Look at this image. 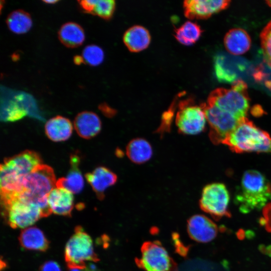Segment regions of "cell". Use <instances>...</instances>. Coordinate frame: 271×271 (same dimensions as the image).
<instances>
[{"label": "cell", "mask_w": 271, "mask_h": 271, "mask_svg": "<svg viewBox=\"0 0 271 271\" xmlns=\"http://www.w3.org/2000/svg\"><path fill=\"white\" fill-rule=\"evenodd\" d=\"M41 164L39 154L30 150L5 159L0 169L1 198L18 195L23 192L25 177Z\"/></svg>", "instance_id": "6da1fadb"}, {"label": "cell", "mask_w": 271, "mask_h": 271, "mask_svg": "<svg viewBox=\"0 0 271 271\" xmlns=\"http://www.w3.org/2000/svg\"><path fill=\"white\" fill-rule=\"evenodd\" d=\"M271 201V184L257 171H246L237 189L234 202L241 213L263 208Z\"/></svg>", "instance_id": "7a4b0ae2"}, {"label": "cell", "mask_w": 271, "mask_h": 271, "mask_svg": "<svg viewBox=\"0 0 271 271\" xmlns=\"http://www.w3.org/2000/svg\"><path fill=\"white\" fill-rule=\"evenodd\" d=\"M222 144L236 153H271V137L246 117L227 136Z\"/></svg>", "instance_id": "3957f363"}, {"label": "cell", "mask_w": 271, "mask_h": 271, "mask_svg": "<svg viewBox=\"0 0 271 271\" xmlns=\"http://www.w3.org/2000/svg\"><path fill=\"white\" fill-rule=\"evenodd\" d=\"M56 182L53 169L41 164L25 177L24 191L21 193L36 203L44 215H48L51 210L47 197L51 190L56 187Z\"/></svg>", "instance_id": "277c9868"}, {"label": "cell", "mask_w": 271, "mask_h": 271, "mask_svg": "<svg viewBox=\"0 0 271 271\" xmlns=\"http://www.w3.org/2000/svg\"><path fill=\"white\" fill-rule=\"evenodd\" d=\"M4 216L13 228H24L43 217L41 210L34 202L22 194L1 198Z\"/></svg>", "instance_id": "5b68a950"}, {"label": "cell", "mask_w": 271, "mask_h": 271, "mask_svg": "<svg viewBox=\"0 0 271 271\" xmlns=\"http://www.w3.org/2000/svg\"><path fill=\"white\" fill-rule=\"evenodd\" d=\"M206 102L241 121L246 117L249 98L247 92H242L231 87L218 88L210 93Z\"/></svg>", "instance_id": "8992f818"}, {"label": "cell", "mask_w": 271, "mask_h": 271, "mask_svg": "<svg viewBox=\"0 0 271 271\" xmlns=\"http://www.w3.org/2000/svg\"><path fill=\"white\" fill-rule=\"evenodd\" d=\"M65 259L67 265L86 266L85 261H98L94 251L92 240L83 229L78 226L65 248Z\"/></svg>", "instance_id": "52a82bcc"}, {"label": "cell", "mask_w": 271, "mask_h": 271, "mask_svg": "<svg viewBox=\"0 0 271 271\" xmlns=\"http://www.w3.org/2000/svg\"><path fill=\"white\" fill-rule=\"evenodd\" d=\"M137 265L145 271H177V264L158 241H146L141 249Z\"/></svg>", "instance_id": "ba28073f"}, {"label": "cell", "mask_w": 271, "mask_h": 271, "mask_svg": "<svg viewBox=\"0 0 271 271\" xmlns=\"http://www.w3.org/2000/svg\"><path fill=\"white\" fill-rule=\"evenodd\" d=\"M229 199L226 186L221 183H213L203 188L199 205L204 212L218 220L224 217H230L228 209Z\"/></svg>", "instance_id": "9c48e42d"}, {"label": "cell", "mask_w": 271, "mask_h": 271, "mask_svg": "<svg viewBox=\"0 0 271 271\" xmlns=\"http://www.w3.org/2000/svg\"><path fill=\"white\" fill-rule=\"evenodd\" d=\"M206 118L201 106L194 104L192 99L180 101L175 117V123L178 131L183 134L195 135L205 128Z\"/></svg>", "instance_id": "30bf717a"}, {"label": "cell", "mask_w": 271, "mask_h": 271, "mask_svg": "<svg viewBox=\"0 0 271 271\" xmlns=\"http://www.w3.org/2000/svg\"><path fill=\"white\" fill-rule=\"evenodd\" d=\"M219 229L217 225L205 215L197 214L191 217L187 223L190 237L198 242L206 243L213 240Z\"/></svg>", "instance_id": "8fae6325"}, {"label": "cell", "mask_w": 271, "mask_h": 271, "mask_svg": "<svg viewBox=\"0 0 271 271\" xmlns=\"http://www.w3.org/2000/svg\"><path fill=\"white\" fill-rule=\"evenodd\" d=\"M226 0H187L184 2V13L189 19H207L227 8Z\"/></svg>", "instance_id": "7c38bea8"}, {"label": "cell", "mask_w": 271, "mask_h": 271, "mask_svg": "<svg viewBox=\"0 0 271 271\" xmlns=\"http://www.w3.org/2000/svg\"><path fill=\"white\" fill-rule=\"evenodd\" d=\"M85 178L99 200L104 198L106 190L114 185L117 180L114 173L103 166L97 167L92 172L87 173Z\"/></svg>", "instance_id": "4fadbf2b"}, {"label": "cell", "mask_w": 271, "mask_h": 271, "mask_svg": "<svg viewBox=\"0 0 271 271\" xmlns=\"http://www.w3.org/2000/svg\"><path fill=\"white\" fill-rule=\"evenodd\" d=\"M48 203L52 213L63 216H71L73 208V194L62 188L56 187L47 197Z\"/></svg>", "instance_id": "5bb4252c"}, {"label": "cell", "mask_w": 271, "mask_h": 271, "mask_svg": "<svg viewBox=\"0 0 271 271\" xmlns=\"http://www.w3.org/2000/svg\"><path fill=\"white\" fill-rule=\"evenodd\" d=\"M74 126L80 137L89 139L100 132L101 122L96 113L85 111L80 112L76 115L74 121Z\"/></svg>", "instance_id": "9a60e30c"}, {"label": "cell", "mask_w": 271, "mask_h": 271, "mask_svg": "<svg viewBox=\"0 0 271 271\" xmlns=\"http://www.w3.org/2000/svg\"><path fill=\"white\" fill-rule=\"evenodd\" d=\"M224 44L228 52L234 55H240L249 49L251 39L244 30L234 28L226 33L224 39Z\"/></svg>", "instance_id": "2e32d148"}, {"label": "cell", "mask_w": 271, "mask_h": 271, "mask_svg": "<svg viewBox=\"0 0 271 271\" xmlns=\"http://www.w3.org/2000/svg\"><path fill=\"white\" fill-rule=\"evenodd\" d=\"M73 126L68 118L56 116L49 119L45 125V131L49 139L54 142L68 140L72 134Z\"/></svg>", "instance_id": "e0dca14e"}, {"label": "cell", "mask_w": 271, "mask_h": 271, "mask_svg": "<svg viewBox=\"0 0 271 271\" xmlns=\"http://www.w3.org/2000/svg\"><path fill=\"white\" fill-rule=\"evenodd\" d=\"M80 159L76 155L70 158L71 169L66 177L57 180L56 187L64 188L72 194L80 193L84 187V179L78 169Z\"/></svg>", "instance_id": "ac0fdd59"}, {"label": "cell", "mask_w": 271, "mask_h": 271, "mask_svg": "<svg viewBox=\"0 0 271 271\" xmlns=\"http://www.w3.org/2000/svg\"><path fill=\"white\" fill-rule=\"evenodd\" d=\"M123 40L130 51L138 52L148 47L151 41V35L145 27L136 25L125 32Z\"/></svg>", "instance_id": "d6986e66"}, {"label": "cell", "mask_w": 271, "mask_h": 271, "mask_svg": "<svg viewBox=\"0 0 271 271\" xmlns=\"http://www.w3.org/2000/svg\"><path fill=\"white\" fill-rule=\"evenodd\" d=\"M126 155L132 163L144 164L152 158L153 149L150 143L143 138L131 140L126 147Z\"/></svg>", "instance_id": "ffe728a7"}, {"label": "cell", "mask_w": 271, "mask_h": 271, "mask_svg": "<svg viewBox=\"0 0 271 271\" xmlns=\"http://www.w3.org/2000/svg\"><path fill=\"white\" fill-rule=\"evenodd\" d=\"M21 245L25 248L45 251L49 247V241L43 232L36 227L23 230L19 236Z\"/></svg>", "instance_id": "44dd1931"}, {"label": "cell", "mask_w": 271, "mask_h": 271, "mask_svg": "<svg viewBox=\"0 0 271 271\" xmlns=\"http://www.w3.org/2000/svg\"><path fill=\"white\" fill-rule=\"evenodd\" d=\"M58 38L65 46L75 48L82 44L85 40V33L83 28L74 22L64 24L58 31Z\"/></svg>", "instance_id": "7402d4cb"}, {"label": "cell", "mask_w": 271, "mask_h": 271, "mask_svg": "<svg viewBox=\"0 0 271 271\" xmlns=\"http://www.w3.org/2000/svg\"><path fill=\"white\" fill-rule=\"evenodd\" d=\"M6 23L10 30L17 34L27 33L32 26L30 15L22 10L12 12L7 17Z\"/></svg>", "instance_id": "603a6c76"}, {"label": "cell", "mask_w": 271, "mask_h": 271, "mask_svg": "<svg viewBox=\"0 0 271 271\" xmlns=\"http://www.w3.org/2000/svg\"><path fill=\"white\" fill-rule=\"evenodd\" d=\"M214 69L218 81L221 83H232L237 80V74L228 64L226 56L217 54L214 57Z\"/></svg>", "instance_id": "cb8c5ba5"}, {"label": "cell", "mask_w": 271, "mask_h": 271, "mask_svg": "<svg viewBox=\"0 0 271 271\" xmlns=\"http://www.w3.org/2000/svg\"><path fill=\"white\" fill-rule=\"evenodd\" d=\"M202 33L201 29L196 23L187 21L175 32V37L181 44L190 45L195 43Z\"/></svg>", "instance_id": "d4e9b609"}, {"label": "cell", "mask_w": 271, "mask_h": 271, "mask_svg": "<svg viewBox=\"0 0 271 271\" xmlns=\"http://www.w3.org/2000/svg\"><path fill=\"white\" fill-rule=\"evenodd\" d=\"M82 56L88 65L96 66L100 64L103 61L104 54L102 49L94 44L86 46L83 50Z\"/></svg>", "instance_id": "484cf974"}, {"label": "cell", "mask_w": 271, "mask_h": 271, "mask_svg": "<svg viewBox=\"0 0 271 271\" xmlns=\"http://www.w3.org/2000/svg\"><path fill=\"white\" fill-rule=\"evenodd\" d=\"M115 8L113 0H96L92 14L108 20L112 16Z\"/></svg>", "instance_id": "4316f807"}, {"label": "cell", "mask_w": 271, "mask_h": 271, "mask_svg": "<svg viewBox=\"0 0 271 271\" xmlns=\"http://www.w3.org/2000/svg\"><path fill=\"white\" fill-rule=\"evenodd\" d=\"M260 40L265 61L271 67V21L261 31Z\"/></svg>", "instance_id": "83f0119b"}, {"label": "cell", "mask_w": 271, "mask_h": 271, "mask_svg": "<svg viewBox=\"0 0 271 271\" xmlns=\"http://www.w3.org/2000/svg\"><path fill=\"white\" fill-rule=\"evenodd\" d=\"M4 109V119L14 121L21 119L27 113L24 107L19 105L17 102H10Z\"/></svg>", "instance_id": "f1b7e54d"}, {"label": "cell", "mask_w": 271, "mask_h": 271, "mask_svg": "<svg viewBox=\"0 0 271 271\" xmlns=\"http://www.w3.org/2000/svg\"><path fill=\"white\" fill-rule=\"evenodd\" d=\"M263 216L260 219V224L266 230L271 232V202L263 208Z\"/></svg>", "instance_id": "f546056e"}, {"label": "cell", "mask_w": 271, "mask_h": 271, "mask_svg": "<svg viewBox=\"0 0 271 271\" xmlns=\"http://www.w3.org/2000/svg\"><path fill=\"white\" fill-rule=\"evenodd\" d=\"M80 7L85 12L92 14L96 0H83L78 1Z\"/></svg>", "instance_id": "4dcf8cb0"}, {"label": "cell", "mask_w": 271, "mask_h": 271, "mask_svg": "<svg viewBox=\"0 0 271 271\" xmlns=\"http://www.w3.org/2000/svg\"><path fill=\"white\" fill-rule=\"evenodd\" d=\"M40 271H61L59 265L54 261H48L42 264Z\"/></svg>", "instance_id": "1f68e13d"}, {"label": "cell", "mask_w": 271, "mask_h": 271, "mask_svg": "<svg viewBox=\"0 0 271 271\" xmlns=\"http://www.w3.org/2000/svg\"><path fill=\"white\" fill-rule=\"evenodd\" d=\"M177 235V234H174L173 235V239L175 241L177 250L182 255L185 256L187 253L188 249H185V247H184L183 244H181Z\"/></svg>", "instance_id": "d6a6232c"}, {"label": "cell", "mask_w": 271, "mask_h": 271, "mask_svg": "<svg viewBox=\"0 0 271 271\" xmlns=\"http://www.w3.org/2000/svg\"><path fill=\"white\" fill-rule=\"evenodd\" d=\"M99 109L103 113H104V114L106 115H112L114 113L113 109L105 103L100 104L99 106Z\"/></svg>", "instance_id": "836d02e7"}, {"label": "cell", "mask_w": 271, "mask_h": 271, "mask_svg": "<svg viewBox=\"0 0 271 271\" xmlns=\"http://www.w3.org/2000/svg\"><path fill=\"white\" fill-rule=\"evenodd\" d=\"M69 271H87L86 266H75L67 265Z\"/></svg>", "instance_id": "e575fe53"}, {"label": "cell", "mask_w": 271, "mask_h": 271, "mask_svg": "<svg viewBox=\"0 0 271 271\" xmlns=\"http://www.w3.org/2000/svg\"><path fill=\"white\" fill-rule=\"evenodd\" d=\"M251 112L252 114L257 116L261 115L263 111L260 106L256 105L252 107Z\"/></svg>", "instance_id": "d590c367"}, {"label": "cell", "mask_w": 271, "mask_h": 271, "mask_svg": "<svg viewBox=\"0 0 271 271\" xmlns=\"http://www.w3.org/2000/svg\"><path fill=\"white\" fill-rule=\"evenodd\" d=\"M73 62L76 65H80L84 63V60L82 56L76 55L73 58Z\"/></svg>", "instance_id": "8d00e7d4"}, {"label": "cell", "mask_w": 271, "mask_h": 271, "mask_svg": "<svg viewBox=\"0 0 271 271\" xmlns=\"http://www.w3.org/2000/svg\"><path fill=\"white\" fill-rule=\"evenodd\" d=\"M57 2H58V1H56V0L43 1V2H44L45 3H47V4H55V3H57Z\"/></svg>", "instance_id": "74e56055"}, {"label": "cell", "mask_w": 271, "mask_h": 271, "mask_svg": "<svg viewBox=\"0 0 271 271\" xmlns=\"http://www.w3.org/2000/svg\"><path fill=\"white\" fill-rule=\"evenodd\" d=\"M266 253H268V254L271 256V246H269L267 247L265 249Z\"/></svg>", "instance_id": "f35d334b"}, {"label": "cell", "mask_w": 271, "mask_h": 271, "mask_svg": "<svg viewBox=\"0 0 271 271\" xmlns=\"http://www.w3.org/2000/svg\"><path fill=\"white\" fill-rule=\"evenodd\" d=\"M265 2L268 6L271 7V1H266Z\"/></svg>", "instance_id": "ab89813d"}, {"label": "cell", "mask_w": 271, "mask_h": 271, "mask_svg": "<svg viewBox=\"0 0 271 271\" xmlns=\"http://www.w3.org/2000/svg\"><path fill=\"white\" fill-rule=\"evenodd\" d=\"M87 271H91V270H89L88 269V270H87Z\"/></svg>", "instance_id": "60d3db41"}]
</instances>
